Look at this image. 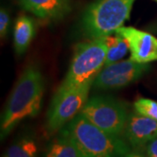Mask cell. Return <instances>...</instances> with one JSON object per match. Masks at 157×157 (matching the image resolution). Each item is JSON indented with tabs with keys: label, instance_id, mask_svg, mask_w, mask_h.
I'll use <instances>...</instances> for the list:
<instances>
[{
	"label": "cell",
	"instance_id": "9",
	"mask_svg": "<svg viewBox=\"0 0 157 157\" xmlns=\"http://www.w3.org/2000/svg\"><path fill=\"white\" fill-rule=\"evenodd\" d=\"M123 134L133 149H140L157 136V121L136 112L131 113Z\"/></svg>",
	"mask_w": 157,
	"mask_h": 157
},
{
	"label": "cell",
	"instance_id": "15",
	"mask_svg": "<svg viewBox=\"0 0 157 157\" xmlns=\"http://www.w3.org/2000/svg\"><path fill=\"white\" fill-rule=\"evenodd\" d=\"M135 111L141 115L157 121V102L147 99L140 98L134 103Z\"/></svg>",
	"mask_w": 157,
	"mask_h": 157
},
{
	"label": "cell",
	"instance_id": "1",
	"mask_svg": "<svg viewBox=\"0 0 157 157\" xmlns=\"http://www.w3.org/2000/svg\"><path fill=\"white\" fill-rule=\"evenodd\" d=\"M45 91V78L37 65L30 64L11 92L1 117L0 136L6 139L18 124L38 115Z\"/></svg>",
	"mask_w": 157,
	"mask_h": 157
},
{
	"label": "cell",
	"instance_id": "7",
	"mask_svg": "<svg viewBox=\"0 0 157 157\" xmlns=\"http://www.w3.org/2000/svg\"><path fill=\"white\" fill-rule=\"evenodd\" d=\"M150 69L148 64H142L132 59L118 61L104 67L97 75L93 87L98 90L122 88L135 82Z\"/></svg>",
	"mask_w": 157,
	"mask_h": 157
},
{
	"label": "cell",
	"instance_id": "14",
	"mask_svg": "<svg viewBox=\"0 0 157 157\" xmlns=\"http://www.w3.org/2000/svg\"><path fill=\"white\" fill-rule=\"evenodd\" d=\"M114 34V36L112 34L105 37L107 47L105 67L118 62L130 51L128 40L119 34Z\"/></svg>",
	"mask_w": 157,
	"mask_h": 157
},
{
	"label": "cell",
	"instance_id": "19",
	"mask_svg": "<svg viewBox=\"0 0 157 157\" xmlns=\"http://www.w3.org/2000/svg\"><path fill=\"white\" fill-rule=\"evenodd\" d=\"M155 1H156V2H157V0H155Z\"/></svg>",
	"mask_w": 157,
	"mask_h": 157
},
{
	"label": "cell",
	"instance_id": "8",
	"mask_svg": "<svg viewBox=\"0 0 157 157\" xmlns=\"http://www.w3.org/2000/svg\"><path fill=\"white\" fill-rule=\"evenodd\" d=\"M115 33L128 40L133 60L142 64L157 60V39L152 34L132 26H122Z\"/></svg>",
	"mask_w": 157,
	"mask_h": 157
},
{
	"label": "cell",
	"instance_id": "10",
	"mask_svg": "<svg viewBox=\"0 0 157 157\" xmlns=\"http://www.w3.org/2000/svg\"><path fill=\"white\" fill-rule=\"evenodd\" d=\"M25 11L44 20H60L72 10L71 0H19Z\"/></svg>",
	"mask_w": 157,
	"mask_h": 157
},
{
	"label": "cell",
	"instance_id": "5",
	"mask_svg": "<svg viewBox=\"0 0 157 157\" xmlns=\"http://www.w3.org/2000/svg\"><path fill=\"white\" fill-rule=\"evenodd\" d=\"M80 113L96 127L114 136L124 133L129 116L127 104L109 95L89 98Z\"/></svg>",
	"mask_w": 157,
	"mask_h": 157
},
{
	"label": "cell",
	"instance_id": "6",
	"mask_svg": "<svg viewBox=\"0 0 157 157\" xmlns=\"http://www.w3.org/2000/svg\"><path fill=\"white\" fill-rule=\"evenodd\" d=\"M93 83L70 89L57 91L51 103L46 117V129L55 134L79 114L88 100Z\"/></svg>",
	"mask_w": 157,
	"mask_h": 157
},
{
	"label": "cell",
	"instance_id": "17",
	"mask_svg": "<svg viewBox=\"0 0 157 157\" xmlns=\"http://www.w3.org/2000/svg\"><path fill=\"white\" fill-rule=\"evenodd\" d=\"M145 153L147 157H157V136L147 144Z\"/></svg>",
	"mask_w": 157,
	"mask_h": 157
},
{
	"label": "cell",
	"instance_id": "16",
	"mask_svg": "<svg viewBox=\"0 0 157 157\" xmlns=\"http://www.w3.org/2000/svg\"><path fill=\"white\" fill-rule=\"evenodd\" d=\"M11 26V17L10 13L6 8L2 7L0 10V36L1 39H6L10 31Z\"/></svg>",
	"mask_w": 157,
	"mask_h": 157
},
{
	"label": "cell",
	"instance_id": "3",
	"mask_svg": "<svg viewBox=\"0 0 157 157\" xmlns=\"http://www.w3.org/2000/svg\"><path fill=\"white\" fill-rule=\"evenodd\" d=\"M135 0H95L82 15L80 30L87 39L115 33L130 17Z\"/></svg>",
	"mask_w": 157,
	"mask_h": 157
},
{
	"label": "cell",
	"instance_id": "13",
	"mask_svg": "<svg viewBox=\"0 0 157 157\" xmlns=\"http://www.w3.org/2000/svg\"><path fill=\"white\" fill-rule=\"evenodd\" d=\"M38 144L31 135H23L7 148L4 157H37Z\"/></svg>",
	"mask_w": 157,
	"mask_h": 157
},
{
	"label": "cell",
	"instance_id": "11",
	"mask_svg": "<svg viewBox=\"0 0 157 157\" xmlns=\"http://www.w3.org/2000/svg\"><path fill=\"white\" fill-rule=\"evenodd\" d=\"M43 157H79L77 147L65 128L48 143Z\"/></svg>",
	"mask_w": 157,
	"mask_h": 157
},
{
	"label": "cell",
	"instance_id": "4",
	"mask_svg": "<svg viewBox=\"0 0 157 157\" xmlns=\"http://www.w3.org/2000/svg\"><path fill=\"white\" fill-rule=\"evenodd\" d=\"M107 51L105 37L88 39L78 44L75 46L67 73L57 91L94 83L97 75L105 67Z\"/></svg>",
	"mask_w": 157,
	"mask_h": 157
},
{
	"label": "cell",
	"instance_id": "20",
	"mask_svg": "<svg viewBox=\"0 0 157 157\" xmlns=\"http://www.w3.org/2000/svg\"><path fill=\"white\" fill-rule=\"evenodd\" d=\"M3 157H4V156H3Z\"/></svg>",
	"mask_w": 157,
	"mask_h": 157
},
{
	"label": "cell",
	"instance_id": "18",
	"mask_svg": "<svg viewBox=\"0 0 157 157\" xmlns=\"http://www.w3.org/2000/svg\"><path fill=\"white\" fill-rule=\"evenodd\" d=\"M126 157H147L146 154H143L140 149H131Z\"/></svg>",
	"mask_w": 157,
	"mask_h": 157
},
{
	"label": "cell",
	"instance_id": "2",
	"mask_svg": "<svg viewBox=\"0 0 157 157\" xmlns=\"http://www.w3.org/2000/svg\"><path fill=\"white\" fill-rule=\"evenodd\" d=\"M64 128L74 141L79 157H126L131 150L127 141L104 132L81 113Z\"/></svg>",
	"mask_w": 157,
	"mask_h": 157
},
{
	"label": "cell",
	"instance_id": "12",
	"mask_svg": "<svg viewBox=\"0 0 157 157\" xmlns=\"http://www.w3.org/2000/svg\"><path fill=\"white\" fill-rule=\"evenodd\" d=\"M35 35V25L32 17L22 15L17 17L14 25V48L17 55H22L27 50Z\"/></svg>",
	"mask_w": 157,
	"mask_h": 157
}]
</instances>
